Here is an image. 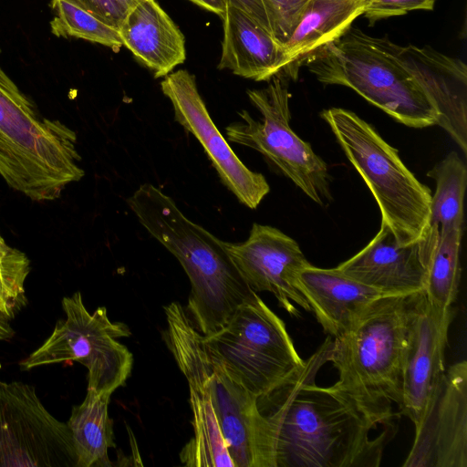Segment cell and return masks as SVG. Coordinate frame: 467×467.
I'll use <instances>...</instances> for the list:
<instances>
[{
	"label": "cell",
	"instance_id": "cell-1",
	"mask_svg": "<svg viewBox=\"0 0 467 467\" xmlns=\"http://www.w3.org/2000/svg\"><path fill=\"white\" fill-rule=\"evenodd\" d=\"M332 341L327 337L294 379L257 399L268 426L274 467H378L397 431L391 422L371 438L379 424L348 393L336 383L316 384Z\"/></svg>",
	"mask_w": 467,
	"mask_h": 467
},
{
	"label": "cell",
	"instance_id": "cell-2",
	"mask_svg": "<svg viewBox=\"0 0 467 467\" xmlns=\"http://www.w3.org/2000/svg\"><path fill=\"white\" fill-rule=\"evenodd\" d=\"M150 234L182 265L191 283L185 308L203 336L221 329L254 292L218 239L186 217L175 202L150 183L127 200Z\"/></svg>",
	"mask_w": 467,
	"mask_h": 467
},
{
	"label": "cell",
	"instance_id": "cell-3",
	"mask_svg": "<svg viewBox=\"0 0 467 467\" xmlns=\"http://www.w3.org/2000/svg\"><path fill=\"white\" fill-rule=\"evenodd\" d=\"M418 294V293H417ZM416 294L384 296L331 344L336 384L379 424L393 421L400 401L403 353Z\"/></svg>",
	"mask_w": 467,
	"mask_h": 467
},
{
	"label": "cell",
	"instance_id": "cell-4",
	"mask_svg": "<svg viewBox=\"0 0 467 467\" xmlns=\"http://www.w3.org/2000/svg\"><path fill=\"white\" fill-rule=\"evenodd\" d=\"M80 161L75 131L40 116L0 66V175L5 182L33 201H53L85 175Z\"/></svg>",
	"mask_w": 467,
	"mask_h": 467
},
{
	"label": "cell",
	"instance_id": "cell-5",
	"mask_svg": "<svg viewBox=\"0 0 467 467\" xmlns=\"http://www.w3.org/2000/svg\"><path fill=\"white\" fill-rule=\"evenodd\" d=\"M164 311L165 342L188 385L208 392L234 467H274L268 426L257 398L227 374L179 302Z\"/></svg>",
	"mask_w": 467,
	"mask_h": 467
},
{
	"label": "cell",
	"instance_id": "cell-6",
	"mask_svg": "<svg viewBox=\"0 0 467 467\" xmlns=\"http://www.w3.org/2000/svg\"><path fill=\"white\" fill-rule=\"evenodd\" d=\"M389 42L386 36H370L351 26L306 65L321 83L352 88L406 126L421 129L438 125L436 107L394 55Z\"/></svg>",
	"mask_w": 467,
	"mask_h": 467
},
{
	"label": "cell",
	"instance_id": "cell-7",
	"mask_svg": "<svg viewBox=\"0 0 467 467\" xmlns=\"http://www.w3.org/2000/svg\"><path fill=\"white\" fill-rule=\"evenodd\" d=\"M360 174L397 241L410 244L431 231V190L411 173L373 126L356 113L330 108L320 113Z\"/></svg>",
	"mask_w": 467,
	"mask_h": 467
},
{
	"label": "cell",
	"instance_id": "cell-8",
	"mask_svg": "<svg viewBox=\"0 0 467 467\" xmlns=\"http://www.w3.org/2000/svg\"><path fill=\"white\" fill-rule=\"evenodd\" d=\"M203 340L227 374L257 399L290 381L306 363L284 321L256 292Z\"/></svg>",
	"mask_w": 467,
	"mask_h": 467
},
{
	"label": "cell",
	"instance_id": "cell-9",
	"mask_svg": "<svg viewBox=\"0 0 467 467\" xmlns=\"http://www.w3.org/2000/svg\"><path fill=\"white\" fill-rule=\"evenodd\" d=\"M66 318L57 323L49 337L20 362L24 370L77 361L88 368V389L112 395L130 375L133 356L118 339L130 336L129 327L111 321L104 306L93 313L80 292L62 299Z\"/></svg>",
	"mask_w": 467,
	"mask_h": 467
},
{
	"label": "cell",
	"instance_id": "cell-10",
	"mask_svg": "<svg viewBox=\"0 0 467 467\" xmlns=\"http://www.w3.org/2000/svg\"><path fill=\"white\" fill-rule=\"evenodd\" d=\"M247 95L262 119L238 112L240 120L225 129L227 140L259 151L312 201L327 205L332 200L327 166L289 125L291 95L285 77L278 73L265 88L247 90Z\"/></svg>",
	"mask_w": 467,
	"mask_h": 467
},
{
	"label": "cell",
	"instance_id": "cell-11",
	"mask_svg": "<svg viewBox=\"0 0 467 467\" xmlns=\"http://www.w3.org/2000/svg\"><path fill=\"white\" fill-rule=\"evenodd\" d=\"M67 423L44 407L35 388L0 381V467H76Z\"/></svg>",
	"mask_w": 467,
	"mask_h": 467
},
{
	"label": "cell",
	"instance_id": "cell-12",
	"mask_svg": "<svg viewBox=\"0 0 467 467\" xmlns=\"http://www.w3.org/2000/svg\"><path fill=\"white\" fill-rule=\"evenodd\" d=\"M170 99L174 119L192 133L203 148L223 185L238 201L255 209L270 191L265 176L249 170L218 130L198 91L195 77L180 69L161 82Z\"/></svg>",
	"mask_w": 467,
	"mask_h": 467
},
{
	"label": "cell",
	"instance_id": "cell-13",
	"mask_svg": "<svg viewBox=\"0 0 467 467\" xmlns=\"http://www.w3.org/2000/svg\"><path fill=\"white\" fill-rule=\"evenodd\" d=\"M452 307L431 304L424 292L415 295L403 353L400 414L420 422L445 371L444 356Z\"/></svg>",
	"mask_w": 467,
	"mask_h": 467
},
{
	"label": "cell",
	"instance_id": "cell-14",
	"mask_svg": "<svg viewBox=\"0 0 467 467\" xmlns=\"http://www.w3.org/2000/svg\"><path fill=\"white\" fill-rule=\"evenodd\" d=\"M404 467H467V363L451 365L440 380Z\"/></svg>",
	"mask_w": 467,
	"mask_h": 467
},
{
	"label": "cell",
	"instance_id": "cell-15",
	"mask_svg": "<svg viewBox=\"0 0 467 467\" xmlns=\"http://www.w3.org/2000/svg\"><path fill=\"white\" fill-rule=\"evenodd\" d=\"M223 246L252 290L272 293L290 315L298 316L294 305L310 311L296 286L298 272L310 263L293 238L254 223L244 242H223Z\"/></svg>",
	"mask_w": 467,
	"mask_h": 467
},
{
	"label": "cell",
	"instance_id": "cell-16",
	"mask_svg": "<svg viewBox=\"0 0 467 467\" xmlns=\"http://www.w3.org/2000/svg\"><path fill=\"white\" fill-rule=\"evenodd\" d=\"M412 243L400 244L381 222L378 234L355 255L336 268L384 296L424 292L430 256L439 228Z\"/></svg>",
	"mask_w": 467,
	"mask_h": 467
},
{
	"label": "cell",
	"instance_id": "cell-17",
	"mask_svg": "<svg viewBox=\"0 0 467 467\" xmlns=\"http://www.w3.org/2000/svg\"><path fill=\"white\" fill-rule=\"evenodd\" d=\"M389 47L414 77L436 107L438 125L467 152V67L463 61L448 57L430 47Z\"/></svg>",
	"mask_w": 467,
	"mask_h": 467
},
{
	"label": "cell",
	"instance_id": "cell-18",
	"mask_svg": "<svg viewBox=\"0 0 467 467\" xmlns=\"http://www.w3.org/2000/svg\"><path fill=\"white\" fill-rule=\"evenodd\" d=\"M296 286L324 331L336 338L349 330L383 294L337 268L311 264L296 275Z\"/></svg>",
	"mask_w": 467,
	"mask_h": 467
},
{
	"label": "cell",
	"instance_id": "cell-19",
	"mask_svg": "<svg viewBox=\"0 0 467 467\" xmlns=\"http://www.w3.org/2000/svg\"><path fill=\"white\" fill-rule=\"evenodd\" d=\"M219 69L255 81L269 80L285 67L283 46L245 12L226 1Z\"/></svg>",
	"mask_w": 467,
	"mask_h": 467
},
{
	"label": "cell",
	"instance_id": "cell-20",
	"mask_svg": "<svg viewBox=\"0 0 467 467\" xmlns=\"http://www.w3.org/2000/svg\"><path fill=\"white\" fill-rule=\"evenodd\" d=\"M119 33L123 46L154 78L167 76L186 58L182 33L155 0H141L130 9Z\"/></svg>",
	"mask_w": 467,
	"mask_h": 467
},
{
	"label": "cell",
	"instance_id": "cell-21",
	"mask_svg": "<svg viewBox=\"0 0 467 467\" xmlns=\"http://www.w3.org/2000/svg\"><path fill=\"white\" fill-rule=\"evenodd\" d=\"M366 0H310L289 39L283 45L285 77L296 79L299 67L340 38L363 15Z\"/></svg>",
	"mask_w": 467,
	"mask_h": 467
},
{
	"label": "cell",
	"instance_id": "cell-22",
	"mask_svg": "<svg viewBox=\"0 0 467 467\" xmlns=\"http://www.w3.org/2000/svg\"><path fill=\"white\" fill-rule=\"evenodd\" d=\"M110 395L87 389L84 400L72 408L67 425L76 454V467H110L109 449L115 447Z\"/></svg>",
	"mask_w": 467,
	"mask_h": 467
},
{
	"label": "cell",
	"instance_id": "cell-23",
	"mask_svg": "<svg viewBox=\"0 0 467 467\" xmlns=\"http://www.w3.org/2000/svg\"><path fill=\"white\" fill-rule=\"evenodd\" d=\"M189 392L193 437L180 452L182 463L188 467H234L208 392L192 385Z\"/></svg>",
	"mask_w": 467,
	"mask_h": 467
},
{
	"label": "cell",
	"instance_id": "cell-24",
	"mask_svg": "<svg viewBox=\"0 0 467 467\" xmlns=\"http://www.w3.org/2000/svg\"><path fill=\"white\" fill-rule=\"evenodd\" d=\"M427 176L436 182L430 206V225L439 230L462 227L463 198L467 185V169L457 152H450L438 162Z\"/></svg>",
	"mask_w": 467,
	"mask_h": 467
},
{
	"label": "cell",
	"instance_id": "cell-25",
	"mask_svg": "<svg viewBox=\"0 0 467 467\" xmlns=\"http://www.w3.org/2000/svg\"><path fill=\"white\" fill-rule=\"evenodd\" d=\"M462 228L439 230L427 270L424 294L441 308L452 307L461 280Z\"/></svg>",
	"mask_w": 467,
	"mask_h": 467
},
{
	"label": "cell",
	"instance_id": "cell-26",
	"mask_svg": "<svg viewBox=\"0 0 467 467\" xmlns=\"http://www.w3.org/2000/svg\"><path fill=\"white\" fill-rule=\"evenodd\" d=\"M51 33L98 43L118 52L123 46L119 30L71 0H52Z\"/></svg>",
	"mask_w": 467,
	"mask_h": 467
},
{
	"label": "cell",
	"instance_id": "cell-27",
	"mask_svg": "<svg viewBox=\"0 0 467 467\" xmlns=\"http://www.w3.org/2000/svg\"><path fill=\"white\" fill-rule=\"evenodd\" d=\"M29 259L12 248L0 257V317L11 320L26 303L25 281L29 274Z\"/></svg>",
	"mask_w": 467,
	"mask_h": 467
},
{
	"label": "cell",
	"instance_id": "cell-28",
	"mask_svg": "<svg viewBox=\"0 0 467 467\" xmlns=\"http://www.w3.org/2000/svg\"><path fill=\"white\" fill-rule=\"evenodd\" d=\"M268 17L271 34L284 45L296 26L310 0H262Z\"/></svg>",
	"mask_w": 467,
	"mask_h": 467
},
{
	"label": "cell",
	"instance_id": "cell-29",
	"mask_svg": "<svg viewBox=\"0 0 467 467\" xmlns=\"http://www.w3.org/2000/svg\"><path fill=\"white\" fill-rule=\"evenodd\" d=\"M363 16L369 25L380 19L405 15L412 10H432L435 0H366Z\"/></svg>",
	"mask_w": 467,
	"mask_h": 467
},
{
	"label": "cell",
	"instance_id": "cell-30",
	"mask_svg": "<svg viewBox=\"0 0 467 467\" xmlns=\"http://www.w3.org/2000/svg\"><path fill=\"white\" fill-rule=\"evenodd\" d=\"M119 30L127 11L117 0H71Z\"/></svg>",
	"mask_w": 467,
	"mask_h": 467
},
{
	"label": "cell",
	"instance_id": "cell-31",
	"mask_svg": "<svg viewBox=\"0 0 467 467\" xmlns=\"http://www.w3.org/2000/svg\"><path fill=\"white\" fill-rule=\"evenodd\" d=\"M237 6L271 33L266 11L262 0H226ZM272 35V34H271Z\"/></svg>",
	"mask_w": 467,
	"mask_h": 467
},
{
	"label": "cell",
	"instance_id": "cell-32",
	"mask_svg": "<svg viewBox=\"0 0 467 467\" xmlns=\"http://www.w3.org/2000/svg\"><path fill=\"white\" fill-rule=\"evenodd\" d=\"M197 5L215 13L223 17L225 11L226 0H190Z\"/></svg>",
	"mask_w": 467,
	"mask_h": 467
},
{
	"label": "cell",
	"instance_id": "cell-33",
	"mask_svg": "<svg viewBox=\"0 0 467 467\" xmlns=\"http://www.w3.org/2000/svg\"><path fill=\"white\" fill-rule=\"evenodd\" d=\"M14 335L9 320L0 317V340L10 338Z\"/></svg>",
	"mask_w": 467,
	"mask_h": 467
},
{
	"label": "cell",
	"instance_id": "cell-34",
	"mask_svg": "<svg viewBox=\"0 0 467 467\" xmlns=\"http://www.w3.org/2000/svg\"><path fill=\"white\" fill-rule=\"evenodd\" d=\"M122 7L128 12L141 0H117Z\"/></svg>",
	"mask_w": 467,
	"mask_h": 467
},
{
	"label": "cell",
	"instance_id": "cell-35",
	"mask_svg": "<svg viewBox=\"0 0 467 467\" xmlns=\"http://www.w3.org/2000/svg\"><path fill=\"white\" fill-rule=\"evenodd\" d=\"M11 249L0 235V257L4 256Z\"/></svg>",
	"mask_w": 467,
	"mask_h": 467
}]
</instances>
